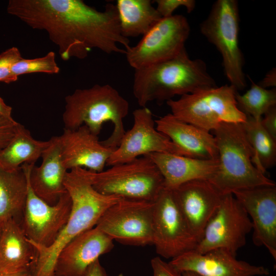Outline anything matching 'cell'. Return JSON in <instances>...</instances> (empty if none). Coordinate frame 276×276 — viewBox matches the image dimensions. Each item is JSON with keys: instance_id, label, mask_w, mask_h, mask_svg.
Instances as JSON below:
<instances>
[{"instance_id": "obj_1", "label": "cell", "mask_w": 276, "mask_h": 276, "mask_svg": "<svg viewBox=\"0 0 276 276\" xmlns=\"http://www.w3.org/2000/svg\"><path fill=\"white\" fill-rule=\"evenodd\" d=\"M7 11L32 29L46 31L64 61L83 59L93 49L125 54L119 45L130 47L111 3L100 11L82 0H10Z\"/></svg>"}, {"instance_id": "obj_2", "label": "cell", "mask_w": 276, "mask_h": 276, "mask_svg": "<svg viewBox=\"0 0 276 276\" xmlns=\"http://www.w3.org/2000/svg\"><path fill=\"white\" fill-rule=\"evenodd\" d=\"M64 185L72 200L69 218L50 246L32 244L37 251L33 276H55L56 260L61 250L76 236L94 227L107 209L121 198L97 191L80 168L67 172Z\"/></svg>"}, {"instance_id": "obj_3", "label": "cell", "mask_w": 276, "mask_h": 276, "mask_svg": "<svg viewBox=\"0 0 276 276\" xmlns=\"http://www.w3.org/2000/svg\"><path fill=\"white\" fill-rule=\"evenodd\" d=\"M216 86L204 62L191 59L185 48L171 58L134 70L132 92L142 107Z\"/></svg>"}, {"instance_id": "obj_4", "label": "cell", "mask_w": 276, "mask_h": 276, "mask_svg": "<svg viewBox=\"0 0 276 276\" xmlns=\"http://www.w3.org/2000/svg\"><path fill=\"white\" fill-rule=\"evenodd\" d=\"M65 102L64 128L75 129L85 125L98 135L103 124L110 122L112 132L101 143L114 150L117 148L125 132L123 121L128 113L129 103L117 89L109 84H95L76 89L65 97Z\"/></svg>"}, {"instance_id": "obj_5", "label": "cell", "mask_w": 276, "mask_h": 276, "mask_svg": "<svg viewBox=\"0 0 276 276\" xmlns=\"http://www.w3.org/2000/svg\"><path fill=\"white\" fill-rule=\"evenodd\" d=\"M218 166L209 180L222 194L263 186H276L252 163L254 150L242 123H221L213 131Z\"/></svg>"}, {"instance_id": "obj_6", "label": "cell", "mask_w": 276, "mask_h": 276, "mask_svg": "<svg viewBox=\"0 0 276 276\" xmlns=\"http://www.w3.org/2000/svg\"><path fill=\"white\" fill-rule=\"evenodd\" d=\"M84 171L93 187L105 195L153 202L165 188L158 168L145 156L99 172L85 169Z\"/></svg>"}, {"instance_id": "obj_7", "label": "cell", "mask_w": 276, "mask_h": 276, "mask_svg": "<svg viewBox=\"0 0 276 276\" xmlns=\"http://www.w3.org/2000/svg\"><path fill=\"white\" fill-rule=\"evenodd\" d=\"M237 90L231 85L201 89L166 102L177 119L213 131L221 123H243L247 116L238 108Z\"/></svg>"}, {"instance_id": "obj_8", "label": "cell", "mask_w": 276, "mask_h": 276, "mask_svg": "<svg viewBox=\"0 0 276 276\" xmlns=\"http://www.w3.org/2000/svg\"><path fill=\"white\" fill-rule=\"evenodd\" d=\"M202 34L222 57L226 77L237 90L246 86L244 58L239 45V13L236 0H218L200 26Z\"/></svg>"}, {"instance_id": "obj_9", "label": "cell", "mask_w": 276, "mask_h": 276, "mask_svg": "<svg viewBox=\"0 0 276 276\" xmlns=\"http://www.w3.org/2000/svg\"><path fill=\"white\" fill-rule=\"evenodd\" d=\"M190 32L182 15L162 17L136 45L125 50L127 61L137 70L171 58L185 49Z\"/></svg>"}, {"instance_id": "obj_10", "label": "cell", "mask_w": 276, "mask_h": 276, "mask_svg": "<svg viewBox=\"0 0 276 276\" xmlns=\"http://www.w3.org/2000/svg\"><path fill=\"white\" fill-rule=\"evenodd\" d=\"M113 241L133 246L153 244V202L121 198L96 226Z\"/></svg>"}, {"instance_id": "obj_11", "label": "cell", "mask_w": 276, "mask_h": 276, "mask_svg": "<svg viewBox=\"0 0 276 276\" xmlns=\"http://www.w3.org/2000/svg\"><path fill=\"white\" fill-rule=\"evenodd\" d=\"M198 240L194 236L174 198L165 187L153 202V244L157 254L173 259L194 250Z\"/></svg>"}, {"instance_id": "obj_12", "label": "cell", "mask_w": 276, "mask_h": 276, "mask_svg": "<svg viewBox=\"0 0 276 276\" xmlns=\"http://www.w3.org/2000/svg\"><path fill=\"white\" fill-rule=\"evenodd\" d=\"M251 231V222L243 206L232 194H226L194 250L204 253L223 249L237 256Z\"/></svg>"}, {"instance_id": "obj_13", "label": "cell", "mask_w": 276, "mask_h": 276, "mask_svg": "<svg viewBox=\"0 0 276 276\" xmlns=\"http://www.w3.org/2000/svg\"><path fill=\"white\" fill-rule=\"evenodd\" d=\"M133 124L125 131L106 165L111 166L132 161L154 153H166L188 157L187 153L167 136L158 131L151 111L147 107L132 112Z\"/></svg>"}, {"instance_id": "obj_14", "label": "cell", "mask_w": 276, "mask_h": 276, "mask_svg": "<svg viewBox=\"0 0 276 276\" xmlns=\"http://www.w3.org/2000/svg\"><path fill=\"white\" fill-rule=\"evenodd\" d=\"M71 209L72 200L67 192L57 203L50 205L34 193L28 180L27 197L20 224L31 244L47 247L53 244L66 223Z\"/></svg>"}, {"instance_id": "obj_15", "label": "cell", "mask_w": 276, "mask_h": 276, "mask_svg": "<svg viewBox=\"0 0 276 276\" xmlns=\"http://www.w3.org/2000/svg\"><path fill=\"white\" fill-rule=\"evenodd\" d=\"M233 195L250 219L253 243L265 247L275 261L276 186L241 190Z\"/></svg>"}, {"instance_id": "obj_16", "label": "cell", "mask_w": 276, "mask_h": 276, "mask_svg": "<svg viewBox=\"0 0 276 276\" xmlns=\"http://www.w3.org/2000/svg\"><path fill=\"white\" fill-rule=\"evenodd\" d=\"M171 190L185 221L199 242L225 195L206 179L189 181Z\"/></svg>"}, {"instance_id": "obj_17", "label": "cell", "mask_w": 276, "mask_h": 276, "mask_svg": "<svg viewBox=\"0 0 276 276\" xmlns=\"http://www.w3.org/2000/svg\"><path fill=\"white\" fill-rule=\"evenodd\" d=\"M169 263L181 273L189 271L199 276H265L270 273L267 268L238 260L236 256L223 249L204 253L190 250L172 259Z\"/></svg>"}, {"instance_id": "obj_18", "label": "cell", "mask_w": 276, "mask_h": 276, "mask_svg": "<svg viewBox=\"0 0 276 276\" xmlns=\"http://www.w3.org/2000/svg\"><path fill=\"white\" fill-rule=\"evenodd\" d=\"M58 138L63 164L68 171L81 168L101 172L114 150L103 145L98 135L85 125L75 129L64 128Z\"/></svg>"}, {"instance_id": "obj_19", "label": "cell", "mask_w": 276, "mask_h": 276, "mask_svg": "<svg viewBox=\"0 0 276 276\" xmlns=\"http://www.w3.org/2000/svg\"><path fill=\"white\" fill-rule=\"evenodd\" d=\"M113 246V241L95 226L81 233L60 252L55 276H84L89 266Z\"/></svg>"}, {"instance_id": "obj_20", "label": "cell", "mask_w": 276, "mask_h": 276, "mask_svg": "<svg viewBox=\"0 0 276 276\" xmlns=\"http://www.w3.org/2000/svg\"><path fill=\"white\" fill-rule=\"evenodd\" d=\"M50 140L40 166L27 164L28 177L34 193L47 203L54 205L67 192L64 180L68 170L63 164L58 136Z\"/></svg>"}, {"instance_id": "obj_21", "label": "cell", "mask_w": 276, "mask_h": 276, "mask_svg": "<svg viewBox=\"0 0 276 276\" xmlns=\"http://www.w3.org/2000/svg\"><path fill=\"white\" fill-rule=\"evenodd\" d=\"M158 131L180 147L188 157L218 160L216 141L210 131L181 121L171 113L155 120Z\"/></svg>"}, {"instance_id": "obj_22", "label": "cell", "mask_w": 276, "mask_h": 276, "mask_svg": "<svg viewBox=\"0 0 276 276\" xmlns=\"http://www.w3.org/2000/svg\"><path fill=\"white\" fill-rule=\"evenodd\" d=\"M149 158L162 174L165 187L173 189L193 180H210L216 173L218 160L203 159L166 153H154Z\"/></svg>"}, {"instance_id": "obj_23", "label": "cell", "mask_w": 276, "mask_h": 276, "mask_svg": "<svg viewBox=\"0 0 276 276\" xmlns=\"http://www.w3.org/2000/svg\"><path fill=\"white\" fill-rule=\"evenodd\" d=\"M37 251L25 234L19 221L11 219L1 223L0 271L32 269Z\"/></svg>"}, {"instance_id": "obj_24", "label": "cell", "mask_w": 276, "mask_h": 276, "mask_svg": "<svg viewBox=\"0 0 276 276\" xmlns=\"http://www.w3.org/2000/svg\"><path fill=\"white\" fill-rule=\"evenodd\" d=\"M28 191L26 164L12 172L0 169V224L9 219L18 221Z\"/></svg>"}, {"instance_id": "obj_25", "label": "cell", "mask_w": 276, "mask_h": 276, "mask_svg": "<svg viewBox=\"0 0 276 276\" xmlns=\"http://www.w3.org/2000/svg\"><path fill=\"white\" fill-rule=\"evenodd\" d=\"M50 144L35 139L30 131L19 124L16 134L0 152V169L12 172L25 164H35Z\"/></svg>"}, {"instance_id": "obj_26", "label": "cell", "mask_w": 276, "mask_h": 276, "mask_svg": "<svg viewBox=\"0 0 276 276\" xmlns=\"http://www.w3.org/2000/svg\"><path fill=\"white\" fill-rule=\"evenodd\" d=\"M123 36L146 34L162 17L150 0H118L116 5Z\"/></svg>"}, {"instance_id": "obj_27", "label": "cell", "mask_w": 276, "mask_h": 276, "mask_svg": "<svg viewBox=\"0 0 276 276\" xmlns=\"http://www.w3.org/2000/svg\"><path fill=\"white\" fill-rule=\"evenodd\" d=\"M260 121L247 116L246 120L242 124L254 150L252 163L259 171L265 174L268 169L275 165L276 141L263 128Z\"/></svg>"}, {"instance_id": "obj_28", "label": "cell", "mask_w": 276, "mask_h": 276, "mask_svg": "<svg viewBox=\"0 0 276 276\" xmlns=\"http://www.w3.org/2000/svg\"><path fill=\"white\" fill-rule=\"evenodd\" d=\"M250 81V89L243 95L237 92L236 99L240 110L259 121L270 108L276 106V90L263 88Z\"/></svg>"}, {"instance_id": "obj_29", "label": "cell", "mask_w": 276, "mask_h": 276, "mask_svg": "<svg viewBox=\"0 0 276 276\" xmlns=\"http://www.w3.org/2000/svg\"><path fill=\"white\" fill-rule=\"evenodd\" d=\"M60 68L56 61L55 54L51 51L44 56L34 59L23 58L15 62L12 67V75L15 81L19 76L29 73H43L58 74Z\"/></svg>"}, {"instance_id": "obj_30", "label": "cell", "mask_w": 276, "mask_h": 276, "mask_svg": "<svg viewBox=\"0 0 276 276\" xmlns=\"http://www.w3.org/2000/svg\"><path fill=\"white\" fill-rule=\"evenodd\" d=\"M22 58L16 47L10 48L0 54V82L9 84L15 81L12 75L11 68Z\"/></svg>"}, {"instance_id": "obj_31", "label": "cell", "mask_w": 276, "mask_h": 276, "mask_svg": "<svg viewBox=\"0 0 276 276\" xmlns=\"http://www.w3.org/2000/svg\"><path fill=\"white\" fill-rule=\"evenodd\" d=\"M155 8L162 17L172 16L175 9L179 7H185L188 13H191L195 7L196 2L194 0H156Z\"/></svg>"}, {"instance_id": "obj_32", "label": "cell", "mask_w": 276, "mask_h": 276, "mask_svg": "<svg viewBox=\"0 0 276 276\" xmlns=\"http://www.w3.org/2000/svg\"><path fill=\"white\" fill-rule=\"evenodd\" d=\"M19 124L13 118L0 114V152L14 136Z\"/></svg>"}, {"instance_id": "obj_33", "label": "cell", "mask_w": 276, "mask_h": 276, "mask_svg": "<svg viewBox=\"0 0 276 276\" xmlns=\"http://www.w3.org/2000/svg\"><path fill=\"white\" fill-rule=\"evenodd\" d=\"M153 276H183L182 273L174 268L170 263L164 261L160 257L151 260Z\"/></svg>"}, {"instance_id": "obj_34", "label": "cell", "mask_w": 276, "mask_h": 276, "mask_svg": "<svg viewBox=\"0 0 276 276\" xmlns=\"http://www.w3.org/2000/svg\"><path fill=\"white\" fill-rule=\"evenodd\" d=\"M260 123L263 128L276 141V106L270 108L263 115Z\"/></svg>"}, {"instance_id": "obj_35", "label": "cell", "mask_w": 276, "mask_h": 276, "mask_svg": "<svg viewBox=\"0 0 276 276\" xmlns=\"http://www.w3.org/2000/svg\"><path fill=\"white\" fill-rule=\"evenodd\" d=\"M84 276H107L105 268L97 260L87 268Z\"/></svg>"}, {"instance_id": "obj_36", "label": "cell", "mask_w": 276, "mask_h": 276, "mask_svg": "<svg viewBox=\"0 0 276 276\" xmlns=\"http://www.w3.org/2000/svg\"><path fill=\"white\" fill-rule=\"evenodd\" d=\"M275 74V68H273L267 74L265 78L260 82L259 85L265 88L269 87H275L276 85Z\"/></svg>"}, {"instance_id": "obj_37", "label": "cell", "mask_w": 276, "mask_h": 276, "mask_svg": "<svg viewBox=\"0 0 276 276\" xmlns=\"http://www.w3.org/2000/svg\"><path fill=\"white\" fill-rule=\"evenodd\" d=\"M0 276H33L32 269L17 271H0Z\"/></svg>"}, {"instance_id": "obj_38", "label": "cell", "mask_w": 276, "mask_h": 276, "mask_svg": "<svg viewBox=\"0 0 276 276\" xmlns=\"http://www.w3.org/2000/svg\"><path fill=\"white\" fill-rule=\"evenodd\" d=\"M12 107L6 104L0 97V114L8 118H12Z\"/></svg>"}, {"instance_id": "obj_39", "label": "cell", "mask_w": 276, "mask_h": 276, "mask_svg": "<svg viewBox=\"0 0 276 276\" xmlns=\"http://www.w3.org/2000/svg\"><path fill=\"white\" fill-rule=\"evenodd\" d=\"M182 273L183 276H199L198 275H197V274L194 272H189V271L183 272H182Z\"/></svg>"}, {"instance_id": "obj_40", "label": "cell", "mask_w": 276, "mask_h": 276, "mask_svg": "<svg viewBox=\"0 0 276 276\" xmlns=\"http://www.w3.org/2000/svg\"><path fill=\"white\" fill-rule=\"evenodd\" d=\"M1 224H0V231H1Z\"/></svg>"}]
</instances>
